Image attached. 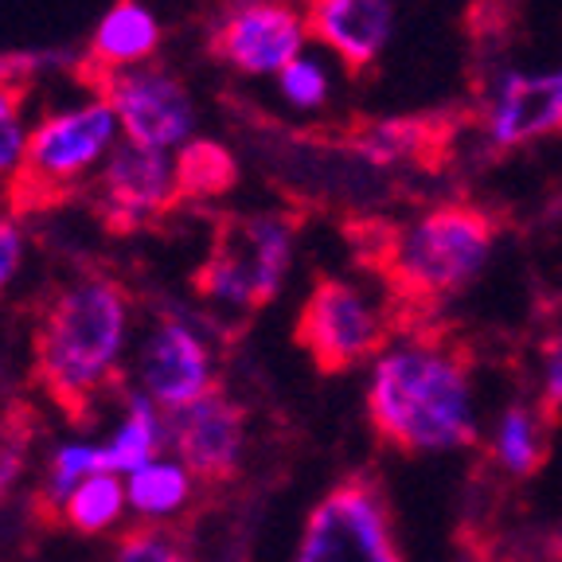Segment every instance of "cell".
<instances>
[{
    "label": "cell",
    "mask_w": 562,
    "mask_h": 562,
    "mask_svg": "<svg viewBox=\"0 0 562 562\" xmlns=\"http://www.w3.org/2000/svg\"><path fill=\"white\" fill-rule=\"evenodd\" d=\"M305 27L348 70H368L395 32L391 0H308Z\"/></svg>",
    "instance_id": "12"
},
{
    "label": "cell",
    "mask_w": 562,
    "mask_h": 562,
    "mask_svg": "<svg viewBox=\"0 0 562 562\" xmlns=\"http://www.w3.org/2000/svg\"><path fill=\"white\" fill-rule=\"evenodd\" d=\"M27 140H32V125H27L24 90L0 82V188H16L27 160Z\"/></svg>",
    "instance_id": "22"
},
{
    "label": "cell",
    "mask_w": 562,
    "mask_h": 562,
    "mask_svg": "<svg viewBox=\"0 0 562 562\" xmlns=\"http://www.w3.org/2000/svg\"><path fill=\"white\" fill-rule=\"evenodd\" d=\"M165 446H168V426H165V418H160L157 403H153L149 395H133L122 426H117L114 438L102 446V473L133 476L137 469L153 465Z\"/></svg>",
    "instance_id": "18"
},
{
    "label": "cell",
    "mask_w": 562,
    "mask_h": 562,
    "mask_svg": "<svg viewBox=\"0 0 562 562\" xmlns=\"http://www.w3.org/2000/svg\"><path fill=\"white\" fill-rule=\"evenodd\" d=\"M130 297L110 278H79L55 293L35 333V368L55 403L82 414L105 383H114L130 344Z\"/></svg>",
    "instance_id": "3"
},
{
    "label": "cell",
    "mask_w": 562,
    "mask_h": 562,
    "mask_svg": "<svg viewBox=\"0 0 562 562\" xmlns=\"http://www.w3.org/2000/svg\"><path fill=\"white\" fill-rule=\"evenodd\" d=\"M496 246V220L476 203H438L403 231L379 227L363 258L383 278L395 328L422 325L484 270Z\"/></svg>",
    "instance_id": "2"
},
{
    "label": "cell",
    "mask_w": 562,
    "mask_h": 562,
    "mask_svg": "<svg viewBox=\"0 0 562 562\" xmlns=\"http://www.w3.org/2000/svg\"><path fill=\"white\" fill-rule=\"evenodd\" d=\"M368 426L379 446L403 457L473 446V363L465 340L422 333L383 351L371 368Z\"/></svg>",
    "instance_id": "1"
},
{
    "label": "cell",
    "mask_w": 562,
    "mask_h": 562,
    "mask_svg": "<svg viewBox=\"0 0 562 562\" xmlns=\"http://www.w3.org/2000/svg\"><path fill=\"white\" fill-rule=\"evenodd\" d=\"M305 16L285 0H235L220 16L211 47L238 75L278 79L293 59L305 55Z\"/></svg>",
    "instance_id": "8"
},
{
    "label": "cell",
    "mask_w": 562,
    "mask_h": 562,
    "mask_svg": "<svg viewBox=\"0 0 562 562\" xmlns=\"http://www.w3.org/2000/svg\"><path fill=\"white\" fill-rule=\"evenodd\" d=\"M105 102L122 122V140L153 153H180L195 140V98L168 67H133L98 79Z\"/></svg>",
    "instance_id": "7"
},
{
    "label": "cell",
    "mask_w": 562,
    "mask_h": 562,
    "mask_svg": "<svg viewBox=\"0 0 562 562\" xmlns=\"http://www.w3.org/2000/svg\"><path fill=\"white\" fill-rule=\"evenodd\" d=\"M20 266H24V231L16 220L0 215V293L16 281Z\"/></svg>",
    "instance_id": "26"
},
{
    "label": "cell",
    "mask_w": 562,
    "mask_h": 562,
    "mask_svg": "<svg viewBox=\"0 0 562 562\" xmlns=\"http://www.w3.org/2000/svg\"><path fill=\"white\" fill-rule=\"evenodd\" d=\"M554 434H559V411H551L543 398L539 403H512L501 414L492 453H496L504 473H512L516 481H531L551 461Z\"/></svg>",
    "instance_id": "16"
},
{
    "label": "cell",
    "mask_w": 562,
    "mask_h": 562,
    "mask_svg": "<svg viewBox=\"0 0 562 562\" xmlns=\"http://www.w3.org/2000/svg\"><path fill=\"white\" fill-rule=\"evenodd\" d=\"M543 403L562 411V328L543 344Z\"/></svg>",
    "instance_id": "27"
},
{
    "label": "cell",
    "mask_w": 562,
    "mask_h": 562,
    "mask_svg": "<svg viewBox=\"0 0 562 562\" xmlns=\"http://www.w3.org/2000/svg\"><path fill=\"white\" fill-rule=\"evenodd\" d=\"M165 44V24L157 9L145 0H117L114 9H105L102 20L90 35V63L98 79L117 75V70L149 67Z\"/></svg>",
    "instance_id": "15"
},
{
    "label": "cell",
    "mask_w": 562,
    "mask_h": 562,
    "mask_svg": "<svg viewBox=\"0 0 562 562\" xmlns=\"http://www.w3.org/2000/svg\"><path fill=\"white\" fill-rule=\"evenodd\" d=\"M117 145H122V122H117L114 105L105 102V94L59 105L32 125L16 195L24 203L67 195L82 180H94Z\"/></svg>",
    "instance_id": "4"
},
{
    "label": "cell",
    "mask_w": 562,
    "mask_h": 562,
    "mask_svg": "<svg viewBox=\"0 0 562 562\" xmlns=\"http://www.w3.org/2000/svg\"><path fill=\"white\" fill-rule=\"evenodd\" d=\"M180 200L172 153H153L122 140L94 176V203L122 231L145 227Z\"/></svg>",
    "instance_id": "9"
},
{
    "label": "cell",
    "mask_w": 562,
    "mask_h": 562,
    "mask_svg": "<svg viewBox=\"0 0 562 562\" xmlns=\"http://www.w3.org/2000/svg\"><path fill=\"white\" fill-rule=\"evenodd\" d=\"M137 375L145 395L165 411L200 403L211 395V383H215L207 344L184 316H165L153 325V333L140 344Z\"/></svg>",
    "instance_id": "10"
},
{
    "label": "cell",
    "mask_w": 562,
    "mask_h": 562,
    "mask_svg": "<svg viewBox=\"0 0 562 562\" xmlns=\"http://www.w3.org/2000/svg\"><path fill=\"white\" fill-rule=\"evenodd\" d=\"M94 473H102V446H79L75 441V446L55 449L44 481V501L63 508L70 501V492L79 488L82 481H90Z\"/></svg>",
    "instance_id": "23"
},
{
    "label": "cell",
    "mask_w": 562,
    "mask_h": 562,
    "mask_svg": "<svg viewBox=\"0 0 562 562\" xmlns=\"http://www.w3.org/2000/svg\"><path fill=\"white\" fill-rule=\"evenodd\" d=\"M220 255H227L238 266L250 290H255L258 308L270 305L285 285V273L293 262V227L281 215H243L227 220L215 243Z\"/></svg>",
    "instance_id": "14"
},
{
    "label": "cell",
    "mask_w": 562,
    "mask_h": 562,
    "mask_svg": "<svg viewBox=\"0 0 562 562\" xmlns=\"http://www.w3.org/2000/svg\"><path fill=\"white\" fill-rule=\"evenodd\" d=\"M278 90L281 98L290 105H297V110H321V105L328 102V70L321 59H313V55H301V59H293L290 67L278 75Z\"/></svg>",
    "instance_id": "24"
},
{
    "label": "cell",
    "mask_w": 562,
    "mask_h": 562,
    "mask_svg": "<svg viewBox=\"0 0 562 562\" xmlns=\"http://www.w3.org/2000/svg\"><path fill=\"white\" fill-rule=\"evenodd\" d=\"M117 562H192V554L180 547V539L157 531V527H137L117 543Z\"/></svg>",
    "instance_id": "25"
},
{
    "label": "cell",
    "mask_w": 562,
    "mask_h": 562,
    "mask_svg": "<svg viewBox=\"0 0 562 562\" xmlns=\"http://www.w3.org/2000/svg\"><path fill=\"white\" fill-rule=\"evenodd\" d=\"M488 137L501 149H516L524 140L547 137L562 130V70L524 75L508 70L492 90L488 105Z\"/></svg>",
    "instance_id": "13"
},
{
    "label": "cell",
    "mask_w": 562,
    "mask_h": 562,
    "mask_svg": "<svg viewBox=\"0 0 562 562\" xmlns=\"http://www.w3.org/2000/svg\"><path fill=\"white\" fill-rule=\"evenodd\" d=\"M293 562H406L395 508L375 473H351L313 504Z\"/></svg>",
    "instance_id": "5"
},
{
    "label": "cell",
    "mask_w": 562,
    "mask_h": 562,
    "mask_svg": "<svg viewBox=\"0 0 562 562\" xmlns=\"http://www.w3.org/2000/svg\"><path fill=\"white\" fill-rule=\"evenodd\" d=\"M192 492H195V476L180 461H165V457H157L153 465L125 476V496H130V508L140 519L176 516L180 508H188Z\"/></svg>",
    "instance_id": "19"
},
{
    "label": "cell",
    "mask_w": 562,
    "mask_h": 562,
    "mask_svg": "<svg viewBox=\"0 0 562 562\" xmlns=\"http://www.w3.org/2000/svg\"><path fill=\"white\" fill-rule=\"evenodd\" d=\"M125 508H130L125 484L114 473H94L90 481H82L79 488L70 492V501L63 504V516L82 536H98L105 527H114Z\"/></svg>",
    "instance_id": "21"
},
{
    "label": "cell",
    "mask_w": 562,
    "mask_h": 562,
    "mask_svg": "<svg viewBox=\"0 0 562 562\" xmlns=\"http://www.w3.org/2000/svg\"><path fill=\"white\" fill-rule=\"evenodd\" d=\"M391 328L395 325L363 297V290H356L344 278L321 273L308 297L301 301L293 336L321 375H340V371L379 360Z\"/></svg>",
    "instance_id": "6"
},
{
    "label": "cell",
    "mask_w": 562,
    "mask_h": 562,
    "mask_svg": "<svg viewBox=\"0 0 562 562\" xmlns=\"http://www.w3.org/2000/svg\"><path fill=\"white\" fill-rule=\"evenodd\" d=\"M235 157L215 140H188L176 153V180H180V200H211L235 184Z\"/></svg>",
    "instance_id": "20"
},
{
    "label": "cell",
    "mask_w": 562,
    "mask_h": 562,
    "mask_svg": "<svg viewBox=\"0 0 562 562\" xmlns=\"http://www.w3.org/2000/svg\"><path fill=\"white\" fill-rule=\"evenodd\" d=\"M168 446L176 449L180 465L200 481H227L235 476L238 461H243V441H246V414L227 395H215L180 411H168Z\"/></svg>",
    "instance_id": "11"
},
{
    "label": "cell",
    "mask_w": 562,
    "mask_h": 562,
    "mask_svg": "<svg viewBox=\"0 0 562 562\" xmlns=\"http://www.w3.org/2000/svg\"><path fill=\"white\" fill-rule=\"evenodd\" d=\"M446 117H383L356 133V153L371 165H398L414 160L422 168H438L449 149Z\"/></svg>",
    "instance_id": "17"
}]
</instances>
